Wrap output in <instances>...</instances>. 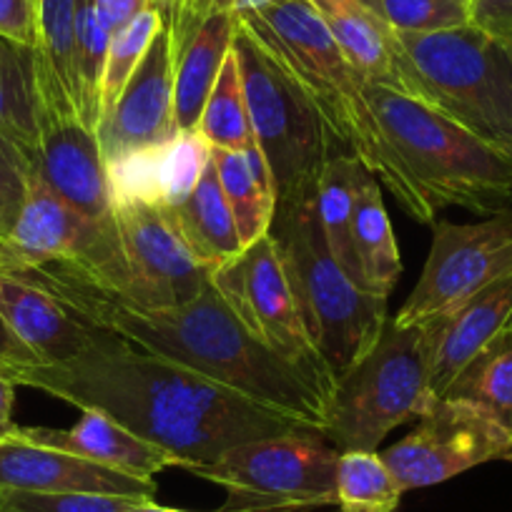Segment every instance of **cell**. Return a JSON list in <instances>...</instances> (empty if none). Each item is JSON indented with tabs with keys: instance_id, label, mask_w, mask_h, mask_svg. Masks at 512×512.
Here are the masks:
<instances>
[{
	"instance_id": "cell-50",
	"label": "cell",
	"mask_w": 512,
	"mask_h": 512,
	"mask_svg": "<svg viewBox=\"0 0 512 512\" xmlns=\"http://www.w3.org/2000/svg\"><path fill=\"white\" fill-rule=\"evenodd\" d=\"M304 512H309V510H304ZM337 512H339V510H337Z\"/></svg>"
},
{
	"instance_id": "cell-34",
	"label": "cell",
	"mask_w": 512,
	"mask_h": 512,
	"mask_svg": "<svg viewBox=\"0 0 512 512\" xmlns=\"http://www.w3.org/2000/svg\"><path fill=\"white\" fill-rule=\"evenodd\" d=\"M136 502L139 497L96 492L0 490V512H126Z\"/></svg>"
},
{
	"instance_id": "cell-47",
	"label": "cell",
	"mask_w": 512,
	"mask_h": 512,
	"mask_svg": "<svg viewBox=\"0 0 512 512\" xmlns=\"http://www.w3.org/2000/svg\"><path fill=\"white\" fill-rule=\"evenodd\" d=\"M502 46H505V48H507V51H510V53H512V36H510V38H507V41H505V43H502Z\"/></svg>"
},
{
	"instance_id": "cell-41",
	"label": "cell",
	"mask_w": 512,
	"mask_h": 512,
	"mask_svg": "<svg viewBox=\"0 0 512 512\" xmlns=\"http://www.w3.org/2000/svg\"><path fill=\"white\" fill-rule=\"evenodd\" d=\"M13 402H16V382L0 377V440H8L18 432L13 422Z\"/></svg>"
},
{
	"instance_id": "cell-5",
	"label": "cell",
	"mask_w": 512,
	"mask_h": 512,
	"mask_svg": "<svg viewBox=\"0 0 512 512\" xmlns=\"http://www.w3.org/2000/svg\"><path fill=\"white\" fill-rule=\"evenodd\" d=\"M402 91L452 118L490 146L512 144L510 53L470 26L440 33H397Z\"/></svg>"
},
{
	"instance_id": "cell-43",
	"label": "cell",
	"mask_w": 512,
	"mask_h": 512,
	"mask_svg": "<svg viewBox=\"0 0 512 512\" xmlns=\"http://www.w3.org/2000/svg\"><path fill=\"white\" fill-rule=\"evenodd\" d=\"M126 512H186V510H176V507H164V505H156V500H141L136 502L131 510Z\"/></svg>"
},
{
	"instance_id": "cell-14",
	"label": "cell",
	"mask_w": 512,
	"mask_h": 512,
	"mask_svg": "<svg viewBox=\"0 0 512 512\" xmlns=\"http://www.w3.org/2000/svg\"><path fill=\"white\" fill-rule=\"evenodd\" d=\"M174 51L166 26L151 43L116 106L98 123L96 136L106 161L128 151L161 146L179 134L174 118Z\"/></svg>"
},
{
	"instance_id": "cell-28",
	"label": "cell",
	"mask_w": 512,
	"mask_h": 512,
	"mask_svg": "<svg viewBox=\"0 0 512 512\" xmlns=\"http://www.w3.org/2000/svg\"><path fill=\"white\" fill-rule=\"evenodd\" d=\"M442 397L472 402L512 437V334L492 339Z\"/></svg>"
},
{
	"instance_id": "cell-46",
	"label": "cell",
	"mask_w": 512,
	"mask_h": 512,
	"mask_svg": "<svg viewBox=\"0 0 512 512\" xmlns=\"http://www.w3.org/2000/svg\"><path fill=\"white\" fill-rule=\"evenodd\" d=\"M0 377H11V367H3V364H0Z\"/></svg>"
},
{
	"instance_id": "cell-11",
	"label": "cell",
	"mask_w": 512,
	"mask_h": 512,
	"mask_svg": "<svg viewBox=\"0 0 512 512\" xmlns=\"http://www.w3.org/2000/svg\"><path fill=\"white\" fill-rule=\"evenodd\" d=\"M512 274V211L475 224L435 221L430 256L392 324L420 327L447 317L487 287Z\"/></svg>"
},
{
	"instance_id": "cell-20",
	"label": "cell",
	"mask_w": 512,
	"mask_h": 512,
	"mask_svg": "<svg viewBox=\"0 0 512 512\" xmlns=\"http://www.w3.org/2000/svg\"><path fill=\"white\" fill-rule=\"evenodd\" d=\"M236 33V16L214 11L189 38L174 61V118L179 131L199 128L201 113L216 86Z\"/></svg>"
},
{
	"instance_id": "cell-35",
	"label": "cell",
	"mask_w": 512,
	"mask_h": 512,
	"mask_svg": "<svg viewBox=\"0 0 512 512\" xmlns=\"http://www.w3.org/2000/svg\"><path fill=\"white\" fill-rule=\"evenodd\" d=\"M33 149L0 134V244L11 236L33 179Z\"/></svg>"
},
{
	"instance_id": "cell-2",
	"label": "cell",
	"mask_w": 512,
	"mask_h": 512,
	"mask_svg": "<svg viewBox=\"0 0 512 512\" xmlns=\"http://www.w3.org/2000/svg\"><path fill=\"white\" fill-rule=\"evenodd\" d=\"M16 272L41 284L98 332H111L136 347L181 364L226 390L274 412L322 430L329 397L307 372L262 344L214 287L174 309H139L73 277L58 264H41Z\"/></svg>"
},
{
	"instance_id": "cell-6",
	"label": "cell",
	"mask_w": 512,
	"mask_h": 512,
	"mask_svg": "<svg viewBox=\"0 0 512 512\" xmlns=\"http://www.w3.org/2000/svg\"><path fill=\"white\" fill-rule=\"evenodd\" d=\"M314 201L317 194L277 209L269 234L282 251L309 337L339 382L372 352L390 324L387 299L364 292L334 262Z\"/></svg>"
},
{
	"instance_id": "cell-15",
	"label": "cell",
	"mask_w": 512,
	"mask_h": 512,
	"mask_svg": "<svg viewBox=\"0 0 512 512\" xmlns=\"http://www.w3.org/2000/svg\"><path fill=\"white\" fill-rule=\"evenodd\" d=\"M33 166L36 174L83 216L93 221H108L113 216L106 156L96 131L81 118L41 111Z\"/></svg>"
},
{
	"instance_id": "cell-8",
	"label": "cell",
	"mask_w": 512,
	"mask_h": 512,
	"mask_svg": "<svg viewBox=\"0 0 512 512\" xmlns=\"http://www.w3.org/2000/svg\"><path fill=\"white\" fill-rule=\"evenodd\" d=\"M339 455L317 430H297L236 445L189 472L224 487L216 512H304L337 507Z\"/></svg>"
},
{
	"instance_id": "cell-32",
	"label": "cell",
	"mask_w": 512,
	"mask_h": 512,
	"mask_svg": "<svg viewBox=\"0 0 512 512\" xmlns=\"http://www.w3.org/2000/svg\"><path fill=\"white\" fill-rule=\"evenodd\" d=\"M211 144L199 128L179 131L171 141L156 146V179H159V204L176 209L184 204L211 164Z\"/></svg>"
},
{
	"instance_id": "cell-33",
	"label": "cell",
	"mask_w": 512,
	"mask_h": 512,
	"mask_svg": "<svg viewBox=\"0 0 512 512\" xmlns=\"http://www.w3.org/2000/svg\"><path fill=\"white\" fill-rule=\"evenodd\" d=\"M379 6L397 33H440L472 23L470 0H379Z\"/></svg>"
},
{
	"instance_id": "cell-23",
	"label": "cell",
	"mask_w": 512,
	"mask_h": 512,
	"mask_svg": "<svg viewBox=\"0 0 512 512\" xmlns=\"http://www.w3.org/2000/svg\"><path fill=\"white\" fill-rule=\"evenodd\" d=\"M352 239L364 287L379 299H390L402 277V256L382 199V184L359 164L354 174Z\"/></svg>"
},
{
	"instance_id": "cell-1",
	"label": "cell",
	"mask_w": 512,
	"mask_h": 512,
	"mask_svg": "<svg viewBox=\"0 0 512 512\" xmlns=\"http://www.w3.org/2000/svg\"><path fill=\"white\" fill-rule=\"evenodd\" d=\"M8 379L78 410L106 412L174 455L181 470L214 462L244 442L314 430L111 332H98L68 362L23 364Z\"/></svg>"
},
{
	"instance_id": "cell-26",
	"label": "cell",
	"mask_w": 512,
	"mask_h": 512,
	"mask_svg": "<svg viewBox=\"0 0 512 512\" xmlns=\"http://www.w3.org/2000/svg\"><path fill=\"white\" fill-rule=\"evenodd\" d=\"M359 169V161L352 156H334L324 164L317 181V219L322 226L324 241L329 246V254L334 262L344 269L349 279L357 287H364L362 269L357 262L352 239V211H354V174Z\"/></svg>"
},
{
	"instance_id": "cell-48",
	"label": "cell",
	"mask_w": 512,
	"mask_h": 512,
	"mask_svg": "<svg viewBox=\"0 0 512 512\" xmlns=\"http://www.w3.org/2000/svg\"><path fill=\"white\" fill-rule=\"evenodd\" d=\"M505 332H510V334H512V319H510V324H507V329H505Z\"/></svg>"
},
{
	"instance_id": "cell-49",
	"label": "cell",
	"mask_w": 512,
	"mask_h": 512,
	"mask_svg": "<svg viewBox=\"0 0 512 512\" xmlns=\"http://www.w3.org/2000/svg\"><path fill=\"white\" fill-rule=\"evenodd\" d=\"M507 53H510V51H507ZM510 71H512V53H510Z\"/></svg>"
},
{
	"instance_id": "cell-21",
	"label": "cell",
	"mask_w": 512,
	"mask_h": 512,
	"mask_svg": "<svg viewBox=\"0 0 512 512\" xmlns=\"http://www.w3.org/2000/svg\"><path fill=\"white\" fill-rule=\"evenodd\" d=\"M347 61L367 83L402 91L395 56V31L357 0H309Z\"/></svg>"
},
{
	"instance_id": "cell-4",
	"label": "cell",
	"mask_w": 512,
	"mask_h": 512,
	"mask_svg": "<svg viewBox=\"0 0 512 512\" xmlns=\"http://www.w3.org/2000/svg\"><path fill=\"white\" fill-rule=\"evenodd\" d=\"M364 91L422 224H435L447 206L482 216L510 209L512 166L495 146L395 88L367 83Z\"/></svg>"
},
{
	"instance_id": "cell-9",
	"label": "cell",
	"mask_w": 512,
	"mask_h": 512,
	"mask_svg": "<svg viewBox=\"0 0 512 512\" xmlns=\"http://www.w3.org/2000/svg\"><path fill=\"white\" fill-rule=\"evenodd\" d=\"M231 48L241 66L254 144L267 159L277 186V209L312 199L324 164L339 156L327 128L239 23Z\"/></svg>"
},
{
	"instance_id": "cell-36",
	"label": "cell",
	"mask_w": 512,
	"mask_h": 512,
	"mask_svg": "<svg viewBox=\"0 0 512 512\" xmlns=\"http://www.w3.org/2000/svg\"><path fill=\"white\" fill-rule=\"evenodd\" d=\"M108 189L113 206L159 204V179H156V146L128 151L106 161ZM161 206V204H159Z\"/></svg>"
},
{
	"instance_id": "cell-25",
	"label": "cell",
	"mask_w": 512,
	"mask_h": 512,
	"mask_svg": "<svg viewBox=\"0 0 512 512\" xmlns=\"http://www.w3.org/2000/svg\"><path fill=\"white\" fill-rule=\"evenodd\" d=\"M174 216L189 249L209 272L229 264L244 249L214 164H209L194 194L176 206Z\"/></svg>"
},
{
	"instance_id": "cell-30",
	"label": "cell",
	"mask_w": 512,
	"mask_h": 512,
	"mask_svg": "<svg viewBox=\"0 0 512 512\" xmlns=\"http://www.w3.org/2000/svg\"><path fill=\"white\" fill-rule=\"evenodd\" d=\"M199 131L211 149H246L254 144L249 123V108H246L244 81H241V66L234 48L226 56L216 86L206 101L201 113Z\"/></svg>"
},
{
	"instance_id": "cell-10",
	"label": "cell",
	"mask_w": 512,
	"mask_h": 512,
	"mask_svg": "<svg viewBox=\"0 0 512 512\" xmlns=\"http://www.w3.org/2000/svg\"><path fill=\"white\" fill-rule=\"evenodd\" d=\"M211 287L259 342L307 372L332 402L337 379L309 337L287 264L272 234L241 249L229 264L214 269Z\"/></svg>"
},
{
	"instance_id": "cell-13",
	"label": "cell",
	"mask_w": 512,
	"mask_h": 512,
	"mask_svg": "<svg viewBox=\"0 0 512 512\" xmlns=\"http://www.w3.org/2000/svg\"><path fill=\"white\" fill-rule=\"evenodd\" d=\"M113 221L126 264V297L118 302L139 309H174L209 287L211 272L186 244L174 209L159 204L113 206Z\"/></svg>"
},
{
	"instance_id": "cell-38",
	"label": "cell",
	"mask_w": 512,
	"mask_h": 512,
	"mask_svg": "<svg viewBox=\"0 0 512 512\" xmlns=\"http://www.w3.org/2000/svg\"><path fill=\"white\" fill-rule=\"evenodd\" d=\"M0 38L36 48L38 0H0Z\"/></svg>"
},
{
	"instance_id": "cell-39",
	"label": "cell",
	"mask_w": 512,
	"mask_h": 512,
	"mask_svg": "<svg viewBox=\"0 0 512 512\" xmlns=\"http://www.w3.org/2000/svg\"><path fill=\"white\" fill-rule=\"evenodd\" d=\"M472 26L485 31L497 43L512 36V0H470Z\"/></svg>"
},
{
	"instance_id": "cell-24",
	"label": "cell",
	"mask_w": 512,
	"mask_h": 512,
	"mask_svg": "<svg viewBox=\"0 0 512 512\" xmlns=\"http://www.w3.org/2000/svg\"><path fill=\"white\" fill-rule=\"evenodd\" d=\"M78 0H38L36 76L41 111L78 118L76 91Z\"/></svg>"
},
{
	"instance_id": "cell-37",
	"label": "cell",
	"mask_w": 512,
	"mask_h": 512,
	"mask_svg": "<svg viewBox=\"0 0 512 512\" xmlns=\"http://www.w3.org/2000/svg\"><path fill=\"white\" fill-rule=\"evenodd\" d=\"M216 11V0H171L169 13H166V31L171 38V51L174 61L181 53V48L189 43L196 28Z\"/></svg>"
},
{
	"instance_id": "cell-18",
	"label": "cell",
	"mask_w": 512,
	"mask_h": 512,
	"mask_svg": "<svg viewBox=\"0 0 512 512\" xmlns=\"http://www.w3.org/2000/svg\"><path fill=\"white\" fill-rule=\"evenodd\" d=\"M512 319V274L472 297L447 317L422 324L430 390L442 397L462 369L507 329Z\"/></svg>"
},
{
	"instance_id": "cell-42",
	"label": "cell",
	"mask_w": 512,
	"mask_h": 512,
	"mask_svg": "<svg viewBox=\"0 0 512 512\" xmlns=\"http://www.w3.org/2000/svg\"><path fill=\"white\" fill-rule=\"evenodd\" d=\"M279 3V0H216V11H229L234 16H244V13L262 11V8Z\"/></svg>"
},
{
	"instance_id": "cell-31",
	"label": "cell",
	"mask_w": 512,
	"mask_h": 512,
	"mask_svg": "<svg viewBox=\"0 0 512 512\" xmlns=\"http://www.w3.org/2000/svg\"><path fill=\"white\" fill-rule=\"evenodd\" d=\"M166 26V18L161 8H149L141 13L139 18L128 23L123 31L111 36V46H108L106 68H103V83H101V101H98V123L111 113L116 106L118 96L126 88L128 78L134 76L136 68L141 66L144 56L149 53L151 43L159 36L161 28Z\"/></svg>"
},
{
	"instance_id": "cell-22",
	"label": "cell",
	"mask_w": 512,
	"mask_h": 512,
	"mask_svg": "<svg viewBox=\"0 0 512 512\" xmlns=\"http://www.w3.org/2000/svg\"><path fill=\"white\" fill-rule=\"evenodd\" d=\"M211 164L234 216L241 246L246 249L272 231L277 214V186L272 169L256 144L246 149H214Z\"/></svg>"
},
{
	"instance_id": "cell-40",
	"label": "cell",
	"mask_w": 512,
	"mask_h": 512,
	"mask_svg": "<svg viewBox=\"0 0 512 512\" xmlns=\"http://www.w3.org/2000/svg\"><path fill=\"white\" fill-rule=\"evenodd\" d=\"M0 364L3 367H23V364H36V357L23 347L21 339L8 329V324L0 317Z\"/></svg>"
},
{
	"instance_id": "cell-16",
	"label": "cell",
	"mask_w": 512,
	"mask_h": 512,
	"mask_svg": "<svg viewBox=\"0 0 512 512\" xmlns=\"http://www.w3.org/2000/svg\"><path fill=\"white\" fill-rule=\"evenodd\" d=\"M0 490L96 492L154 500L156 480L126 475L71 452L36 445L13 435L0 440Z\"/></svg>"
},
{
	"instance_id": "cell-27",
	"label": "cell",
	"mask_w": 512,
	"mask_h": 512,
	"mask_svg": "<svg viewBox=\"0 0 512 512\" xmlns=\"http://www.w3.org/2000/svg\"><path fill=\"white\" fill-rule=\"evenodd\" d=\"M41 126V91L36 48L0 38V134L36 146Z\"/></svg>"
},
{
	"instance_id": "cell-12",
	"label": "cell",
	"mask_w": 512,
	"mask_h": 512,
	"mask_svg": "<svg viewBox=\"0 0 512 512\" xmlns=\"http://www.w3.org/2000/svg\"><path fill=\"white\" fill-rule=\"evenodd\" d=\"M402 490L440 485L492 460H512V437L477 405L437 397L415 430L379 452Z\"/></svg>"
},
{
	"instance_id": "cell-29",
	"label": "cell",
	"mask_w": 512,
	"mask_h": 512,
	"mask_svg": "<svg viewBox=\"0 0 512 512\" xmlns=\"http://www.w3.org/2000/svg\"><path fill=\"white\" fill-rule=\"evenodd\" d=\"M405 490L377 450H347L337 467L339 512H397Z\"/></svg>"
},
{
	"instance_id": "cell-7",
	"label": "cell",
	"mask_w": 512,
	"mask_h": 512,
	"mask_svg": "<svg viewBox=\"0 0 512 512\" xmlns=\"http://www.w3.org/2000/svg\"><path fill=\"white\" fill-rule=\"evenodd\" d=\"M435 400L425 327L390 322L372 352L337 382L319 435L339 452L377 450L392 430L425 417Z\"/></svg>"
},
{
	"instance_id": "cell-19",
	"label": "cell",
	"mask_w": 512,
	"mask_h": 512,
	"mask_svg": "<svg viewBox=\"0 0 512 512\" xmlns=\"http://www.w3.org/2000/svg\"><path fill=\"white\" fill-rule=\"evenodd\" d=\"M16 435L28 442H36V445L71 452V455L91 460L96 465L126 472V475L144 477V480H154L159 472L169 470V467H181L174 455L151 445L149 440L98 410H81V420L68 430L18 427Z\"/></svg>"
},
{
	"instance_id": "cell-17",
	"label": "cell",
	"mask_w": 512,
	"mask_h": 512,
	"mask_svg": "<svg viewBox=\"0 0 512 512\" xmlns=\"http://www.w3.org/2000/svg\"><path fill=\"white\" fill-rule=\"evenodd\" d=\"M0 317L36 364H61L93 344L98 329L41 284L0 269Z\"/></svg>"
},
{
	"instance_id": "cell-44",
	"label": "cell",
	"mask_w": 512,
	"mask_h": 512,
	"mask_svg": "<svg viewBox=\"0 0 512 512\" xmlns=\"http://www.w3.org/2000/svg\"><path fill=\"white\" fill-rule=\"evenodd\" d=\"M359 6H364V8H369V11L372 13H377L379 18H382V6H379V0H357ZM384 21V18H382Z\"/></svg>"
},
{
	"instance_id": "cell-3",
	"label": "cell",
	"mask_w": 512,
	"mask_h": 512,
	"mask_svg": "<svg viewBox=\"0 0 512 512\" xmlns=\"http://www.w3.org/2000/svg\"><path fill=\"white\" fill-rule=\"evenodd\" d=\"M236 23L314 108L337 154L357 159L395 196L400 209L422 224L420 206L402 181L369 108L367 81L347 61L317 8L309 0H279L262 11L236 16Z\"/></svg>"
},
{
	"instance_id": "cell-45",
	"label": "cell",
	"mask_w": 512,
	"mask_h": 512,
	"mask_svg": "<svg viewBox=\"0 0 512 512\" xmlns=\"http://www.w3.org/2000/svg\"><path fill=\"white\" fill-rule=\"evenodd\" d=\"M495 149L500 151V154L505 156V161H507V164L512 166V144H500V146H495Z\"/></svg>"
}]
</instances>
